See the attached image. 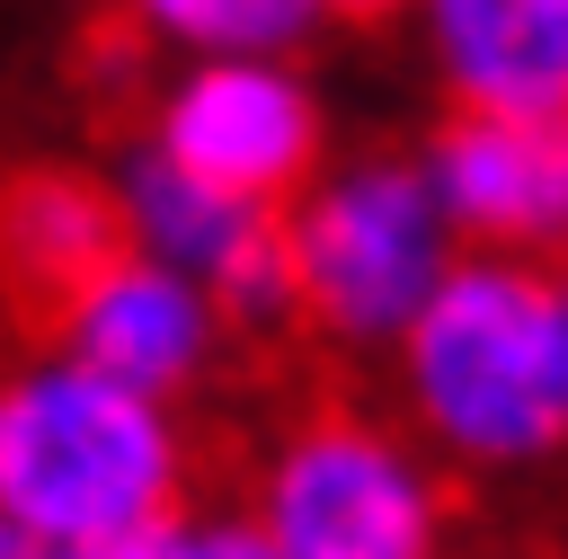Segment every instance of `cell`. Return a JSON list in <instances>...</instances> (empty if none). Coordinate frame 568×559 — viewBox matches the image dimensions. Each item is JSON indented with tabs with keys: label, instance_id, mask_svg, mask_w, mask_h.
<instances>
[{
	"label": "cell",
	"instance_id": "obj_1",
	"mask_svg": "<svg viewBox=\"0 0 568 559\" xmlns=\"http://www.w3.org/2000/svg\"><path fill=\"white\" fill-rule=\"evenodd\" d=\"M222 444L204 417L160 408L53 346L0 364V524L36 559L106 550L204 515Z\"/></svg>",
	"mask_w": 568,
	"mask_h": 559
},
{
	"label": "cell",
	"instance_id": "obj_2",
	"mask_svg": "<svg viewBox=\"0 0 568 559\" xmlns=\"http://www.w3.org/2000/svg\"><path fill=\"white\" fill-rule=\"evenodd\" d=\"M399 426L435 470H541L568 453V257H453L390 346Z\"/></svg>",
	"mask_w": 568,
	"mask_h": 559
},
{
	"label": "cell",
	"instance_id": "obj_3",
	"mask_svg": "<svg viewBox=\"0 0 568 559\" xmlns=\"http://www.w3.org/2000/svg\"><path fill=\"white\" fill-rule=\"evenodd\" d=\"M231 515L275 559H453V479L328 364H293L248 417Z\"/></svg>",
	"mask_w": 568,
	"mask_h": 559
},
{
	"label": "cell",
	"instance_id": "obj_4",
	"mask_svg": "<svg viewBox=\"0 0 568 559\" xmlns=\"http://www.w3.org/2000/svg\"><path fill=\"white\" fill-rule=\"evenodd\" d=\"M444 275H453V222L417 151H355L284 204L293 346L320 355L328 373L390 355Z\"/></svg>",
	"mask_w": 568,
	"mask_h": 559
},
{
	"label": "cell",
	"instance_id": "obj_5",
	"mask_svg": "<svg viewBox=\"0 0 568 559\" xmlns=\"http://www.w3.org/2000/svg\"><path fill=\"white\" fill-rule=\"evenodd\" d=\"M142 142L169 169H186L195 186L284 213L320 177L328 124H320L311 80L284 71V62H186L151 98V133Z\"/></svg>",
	"mask_w": 568,
	"mask_h": 559
},
{
	"label": "cell",
	"instance_id": "obj_6",
	"mask_svg": "<svg viewBox=\"0 0 568 559\" xmlns=\"http://www.w3.org/2000/svg\"><path fill=\"white\" fill-rule=\"evenodd\" d=\"M44 346L71 355V364H89V373H106V382H124V390H142V399H160V408H186V417H204V399L240 364H257L240 346V328L222 319V302L204 284H186L178 266L142 257V248H124L62 311V328ZM257 373H275V364H257Z\"/></svg>",
	"mask_w": 568,
	"mask_h": 559
},
{
	"label": "cell",
	"instance_id": "obj_7",
	"mask_svg": "<svg viewBox=\"0 0 568 559\" xmlns=\"http://www.w3.org/2000/svg\"><path fill=\"white\" fill-rule=\"evenodd\" d=\"M417 169L479 257H568V115H444Z\"/></svg>",
	"mask_w": 568,
	"mask_h": 559
},
{
	"label": "cell",
	"instance_id": "obj_8",
	"mask_svg": "<svg viewBox=\"0 0 568 559\" xmlns=\"http://www.w3.org/2000/svg\"><path fill=\"white\" fill-rule=\"evenodd\" d=\"M133 248L115 186L89 160H9L0 169V328L44 346L62 311Z\"/></svg>",
	"mask_w": 568,
	"mask_h": 559
},
{
	"label": "cell",
	"instance_id": "obj_9",
	"mask_svg": "<svg viewBox=\"0 0 568 559\" xmlns=\"http://www.w3.org/2000/svg\"><path fill=\"white\" fill-rule=\"evenodd\" d=\"M453 115H568V0H417Z\"/></svg>",
	"mask_w": 568,
	"mask_h": 559
},
{
	"label": "cell",
	"instance_id": "obj_10",
	"mask_svg": "<svg viewBox=\"0 0 568 559\" xmlns=\"http://www.w3.org/2000/svg\"><path fill=\"white\" fill-rule=\"evenodd\" d=\"M115 27L142 44H186L195 62H275L320 27L311 0H115Z\"/></svg>",
	"mask_w": 568,
	"mask_h": 559
},
{
	"label": "cell",
	"instance_id": "obj_11",
	"mask_svg": "<svg viewBox=\"0 0 568 559\" xmlns=\"http://www.w3.org/2000/svg\"><path fill=\"white\" fill-rule=\"evenodd\" d=\"M169 559H275V550L248 532V515H186Z\"/></svg>",
	"mask_w": 568,
	"mask_h": 559
},
{
	"label": "cell",
	"instance_id": "obj_12",
	"mask_svg": "<svg viewBox=\"0 0 568 559\" xmlns=\"http://www.w3.org/2000/svg\"><path fill=\"white\" fill-rule=\"evenodd\" d=\"M320 18H346V27H382V18H399V9H417V0H311Z\"/></svg>",
	"mask_w": 568,
	"mask_h": 559
}]
</instances>
